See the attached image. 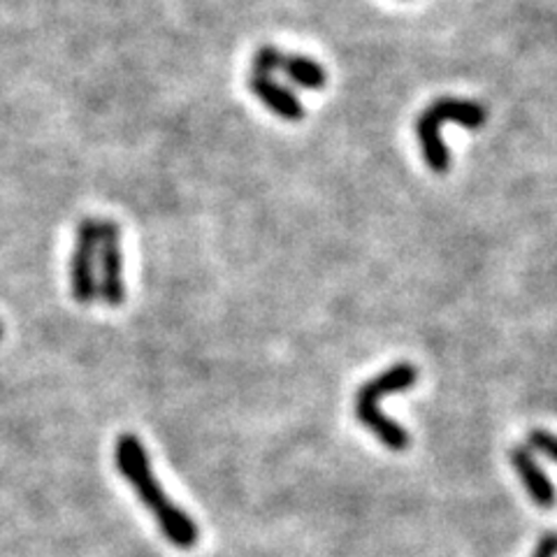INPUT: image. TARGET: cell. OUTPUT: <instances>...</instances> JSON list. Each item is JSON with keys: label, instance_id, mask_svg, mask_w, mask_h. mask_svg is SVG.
I'll use <instances>...</instances> for the list:
<instances>
[{"label": "cell", "instance_id": "6da1fadb", "mask_svg": "<svg viewBox=\"0 0 557 557\" xmlns=\"http://www.w3.org/2000/svg\"><path fill=\"white\" fill-rule=\"evenodd\" d=\"M114 465L131 491L143 502V507L153 516L165 542L180 550H190L198 546L200 530L196 520L190 518L182 507L172 502V497L163 491L159 476L153 474L151 458L143 444V440L133 432H124L114 444Z\"/></svg>", "mask_w": 557, "mask_h": 557}, {"label": "cell", "instance_id": "52a82bcc", "mask_svg": "<svg viewBox=\"0 0 557 557\" xmlns=\"http://www.w3.org/2000/svg\"><path fill=\"white\" fill-rule=\"evenodd\" d=\"M251 94L265 104V108L284 121H302L305 119V104L298 94H293L288 86L278 84L272 77L253 75L249 77Z\"/></svg>", "mask_w": 557, "mask_h": 557}, {"label": "cell", "instance_id": "ba28073f", "mask_svg": "<svg viewBox=\"0 0 557 557\" xmlns=\"http://www.w3.org/2000/svg\"><path fill=\"white\" fill-rule=\"evenodd\" d=\"M282 73L293 84H298L300 89H307V91H319L327 82L325 67L319 61H313L302 54H286L284 63H282Z\"/></svg>", "mask_w": 557, "mask_h": 557}, {"label": "cell", "instance_id": "7a4b0ae2", "mask_svg": "<svg viewBox=\"0 0 557 557\" xmlns=\"http://www.w3.org/2000/svg\"><path fill=\"white\" fill-rule=\"evenodd\" d=\"M485 119H487L485 108H481V104L474 100H462V98L434 100L416 121V137L418 143H421V151L428 168L437 174L448 172L450 153L440 131L444 124L481 128L485 124Z\"/></svg>", "mask_w": 557, "mask_h": 557}, {"label": "cell", "instance_id": "7c38bea8", "mask_svg": "<svg viewBox=\"0 0 557 557\" xmlns=\"http://www.w3.org/2000/svg\"><path fill=\"white\" fill-rule=\"evenodd\" d=\"M3 333H5V327H3V323H0V339H3Z\"/></svg>", "mask_w": 557, "mask_h": 557}, {"label": "cell", "instance_id": "3957f363", "mask_svg": "<svg viewBox=\"0 0 557 557\" xmlns=\"http://www.w3.org/2000/svg\"><path fill=\"white\" fill-rule=\"evenodd\" d=\"M98 249H100V219L86 216L77 223L75 247L70 253V293L77 305L98 300Z\"/></svg>", "mask_w": 557, "mask_h": 557}, {"label": "cell", "instance_id": "277c9868", "mask_svg": "<svg viewBox=\"0 0 557 557\" xmlns=\"http://www.w3.org/2000/svg\"><path fill=\"white\" fill-rule=\"evenodd\" d=\"M98 270V298L112 309L124 305V251H121V228L112 219H100Z\"/></svg>", "mask_w": 557, "mask_h": 557}, {"label": "cell", "instance_id": "8fae6325", "mask_svg": "<svg viewBox=\"0 0 557 557\" xmlns=\"http://www.w3.org/2000/svg\"><path fill=\"white\" fill-rule=\"evenodd\" d=\"M557 555V534H544L539 539L532 557H555Z\"/></svg>", "mask_w": 557, "mask_h": 557}, {"label": "cell", "instance_id": "30bf717a", "mask_svg": "<svg viewBox=\"0 0 557 557\" xmlns=\"http://www.w3.org/2000/svg\"><path fill=\"white\" fill-rule=\"evenodd\" d=\"M528 444H530L534 450L544 453V456H546L548 460H553V462L557 465V434H553V432H548V430H532V432L528 434Z\"/></svg>", "mask_w": 557, "mask_h": 557}, {"label": "cell", "instance_id": "5b68a950", "mask_svg": "<svg viewBox=\"0 0 557 557\" xmlns=\"http://www.w3.org/2000/svg\"><path fill=\"white\" fill-rule=\"evenodd\" d=\"M356 416L364 428H368L372 434H376L379 442L386 446L388 450L403 453L411 446V434L403 425L395 423L393 418H388L386 413H381L379 399L364 395L360 391L356 395Z\"/></svg>", "mask_w": 557, "mask_h": 557}, {"label": "cell", "instance_id": "9c48e42d", "mask_svg": "<svg viewBox=\"0 0 557 557\" xmlns=\"http://www.w3.org/2000/svg\"><path fill=\"white\" fill-rule=\"evenodd\" d=\"M284 51L274 47V45H265L260 47L256 54H253V63H251V73L253 75H263V77H272L274 73L282 70L284 63Z\"/></svg>", "mask_w": 557, "mask_h": 557}, {"label": "cell", "instance_id": "8992f818", "mask_svg": "<svg viewBox=\"0 0 557 557\" xmlns=\"http://www.w3.org/2000/svg\"><path fill=\"white\" fill-rule=\"evenodd\" d=\"M511 465L516 469V474L520 476L522 485H525L528 495L536 504L539 509H553L557 502V491L550 483L548 474L544 472L539 462L534 460L532 453L525 446H516L511 448Z\"/></svg>", "mask_w": 557, "mask_h": 557}]
</instances>
